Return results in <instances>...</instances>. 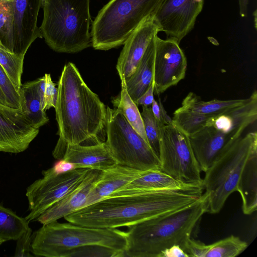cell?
Wrapping results in <instances>:
<instances>
[{
  "label": "cell",
  "instance_id": "6da1fadb",
  "mask_svg": "<svg viewBox=\"0 0 257 257\" xmlns=\"http://www.w3.org/2000/svg\"><path fill=\"white\" fill-rule=\"evenodd\" d=\"M57 90L55 109L59 139L53 156L60 160L68 144L101 142L99 138L105 131L106 106L71 62L64 66Z\"/></svg>",
  "mask_w": 257,
  "mask_h": 257
},
{
  "label": "cell",
  "instance_id": "7a4b0ae2",
  "mask_svg": "<svg viewBox=\"0 0 257 257\" xmlns=\"http://www.w3.org/2000/svg\"><path fill=\"white\" fill-rule=\"evenodd\" d=\"M203 188L156 190L109 196L64 217L69 222L90 227L117 228L134 225L190 205Z\"/></svg>",
  "mask_w": 257,
  "mask_h": 257
},
{
  "label": "cell",
  "instance_id": "3957f363",
  "mask_svg": "<svg viewBox=\"0 0 257 257\" xmlns=\"http://www.w3.org/2000/svg\"><path fill=\"white\" fill-rule=\"evenodd\" d=\"M208 206L203 193L185 207L127 227L124 256L159 257L162 251L174 245L184 250L194 229L207 212Z\"/></svg>",
  "mask_w": 257,
  "mask_h": 257
},
{
  "label": "cell",
  "instance_id": "277c9868",
  "mask_svg": "<svg viewBox=\"0 0 257 257\" xmlns=\"http://www.w3.org/2000/svg\"><path fill=\"white\" fill-rule=\"evenodd\" d=\"M126 232L116 228H100L70 222H49L34 234L31 251L45 257H70L78 253H94L89 248L101 247L124 256Z\"/></svg>",
  "mask_w": 257,
  "mask_h": 257
},
{
  "label": "cell",
  "instance_id": "5b68a950",
  "mask_svg": "<svg viewBox=\"0 0 257 257\" xmlns=\"http://www.w3.org/2000/svg\"><path fill=\"white\" fill-rule=\"evenodd\" d=\"M90 0H43L40 32L54 51L74 53L92 46Z\"/></svg>",
  "mask_w": 257,
  "mask_h": 257
},
{
  "label": "cell",
  "instance_id": "8992f818",
  "mask_svg": "<svg viewBox=\"0 0 257 257\" xmlns=\"http://www.w3.org/2000/svg\"><path fill=\"white\" fill-rule=\"evenodd\" d=\"M257 119V92L254 90L243 104L211 116L205 125L189 136L201 171L206 172L219 154L240 137Z\"/></svg>",
  "mask_w": 257,
  "mask_h": 257
},
{
  "label": "cell",
  "instance_id": "52a82bcc",
  "mask_svg": "<svg viewBox=\"0 0 257 257\" xmlns=\"http://www.w3.org/2000/svg\"><path fill=\"white\" fill-rule=\"evenodd\" d=\"M257 152V133L249 132L225 147L205 172L203 187L207 212L218 213L228 197L236 191L239 179L249 158Z\"/></svg>",
  "mask_w": 257,
  "mask_h": 257
},
{
  "label": "cell",
  "instance_id": "ba28073f",
  "mask_svg": "<svg viewBox=\"0 0 257 257\" xmlns=\"http://www.w3.org/2000/svg\"><path fill=\"white\" fill-rule=\"evenodd\" d=\"M160 0H110L92 23V46L108 50L123 45L138 26L152 16Z\"/></svg>",
  "mask_w": 257,
  "mask_h": 257
},
{
  "label": "cell",
  "instance_id": "9c48e42d",
  "mask_svg": "<svg viewBox=\"0 0 257 257\" xmlns=\"http://www.w3.org/2000/svg\"><path fill=\"white\" fill-rule=\"evenodd\" d=\"M105 142L117 164L140 171L160 170L157 155L117 108L106 106Z\"/></svg>",
  "mask_w": 257,
  "mask_h": 257
},
{
  "label": "cell",
  "instance_id": "30bf717a",
  "mask_svg": "<svg viewBox=\"0 0 257 257\" xmlns=\"http://www.w3.org/2000/svg\"><path fill=\"white\" fill-rule=\"evenodd\" d=\"M160 170L187 184L203 186L189 137L172 123L160 127Z\"/></svg>",
  "mask_w": 257,
  "mask_h": 257
},
{
  "label": "cell",
  "instance_id": "8fae6325",
  "mask_svg": "<svg viewBox=\"0 0 257 257\" xmlns=\"http://www.w3.org/2000/svg\"><path fill=\"white\" fill-rule=\"evenodd\" d=\"M90 169L76 168L62 173L53 167L42 171L43 177L27 188L29 214L25 218L29 222L37 219L55 203L76 187Z\"/></svg>",
  "mask_w": 257,
  "mask_h": 257
},
{
  "label": "cell",
  "instance_id": "7c38bea8",
  "mask_svg": "<svg viewBox=\"0 0 257 257\" xmlns=\"http://www.w3.org/2000/svg\"><path fill=\"white\" fill-rule=\"evenodd\" d=\"M204 0H160L152 15L158 32L180 44L193 28Z\"/></svg>",
  "mask_w": 257,
  "mask_h": 257
},
{
  "label": "cell",
  "instance_id": "4fadbf2b",
  "mask_svg": "<svg viewBox=\"0 0 257 257\" xmlns=\"http://www.w3.org/2000/svg\"><path fill=\"white\" fill-rule=\"evenodd\" d=\"M186 56L175 40H163L155 37L154 83L155 92L159 95L177 85L186 75Z\"/></svg>",
  "mask_w": 257,
  "mask_h": 257
},
{
  "label": "cell",
  "instance_id": "5bb4252c",
  "mask_svg": "<svg viewBox=\"0 0 257 257\" xmlns=\"http://www.w3.org/2000/svg\"><path fill=\"white\" fill-rule=\"evenodd\" d=\"M39 132L23 110L0 103V152H24Z\"/></svg>",
  "mask_w": 257,
  "mask_h": 257
},
{
  "label": "cell",
  "instance_id": "9a60e30c",
  "mask_svg": "<svg viewBox=\"0 0 257 257\" xmlns=\"http://www.w3.org/2000/svg\"><path fill=\"white\" fill-rule=\"evenodd\" d=\"M14 13V53L25 55L37 38L42 36L37 20L43 0H11Z\"/></svg>",
  "mask_w": 257,
  "mask_h": 257
},
{
  "label": "cell",
  "instance_id": "2e32d148",
  "mask_svg": "<svg viewBox=\"0 0 257 257\" xmlns=\"http://www.w3.org/2000/svg\"><path fill=\"white\" fill-rule=\"evenodd\" d=\"M158 32L152 16L138 26L123 44L116 66L118 75L125 79L133 74L150 42Z\"/></svg>",
  "mask_w": 257,
  "mask_h": 257
},
{
  "label": "cell",
  "instance_id": "e0dca14e",
  "mask_svg": "<svg viewBox=\"0 0 257 257\" xmlns=\"http://www.w3.org/2000/svg\"><path fill=\"white\" fill-rule=\"evenodd\" d=\"M100 173L101 171L90 169L76 187L46 210L37 220L45 224L64 218L84 207Z\"/></svg>",
  "mask_w": 257,
  "mask_h": 257
},
{
  "label": "cell",
  "instance_id": "ac0fdd59",
  "mask_svg": "<svg viewBox=\"0 0 257 257\" xmlns=\"http://www.w3.org/2000/svg\"><path fill=\"white\" fill-rule=\"evenodd\" d=\"M76 168L104 171L117 164L105 142L83 145L68 144L62 159Z\"/></svg>",
  "mask_w": 257,
  "mask_h": 257
},
{
  "label": "cell",
  "instance_id": "d6986e66",
  "mask_svg": "<svg viewBox=\"0 0 257 257\" xmlns=\"http://www.w3.org/2000/svg\"><path fill=\"white\" fill-rule=\"evenodd\" d=\"M203 188L180 181L160 170L144 171L138 178L110 196H121L156 190H188Z\"/></svg>",
  "mask_w": 257,
  "mask_h": 257
},
{
  "label": "cell",
  "instance_id": "ffe728a7",
  "mask_svg": "<svg viewBox=\"0 0 257 257\" xmlns=\"http://www.w3.org/2000/svg\"><path fill=\"white\" fill-rule=\"evenodd\" d=\"M144 171L118 164L101 171L85 207L110 196L138 178Z\"/></svg>",
  "mask_w": 257,
  "mask_h": 257
},
{
  "label": "cell",
  "instance_id": "44dd1931",
  "mask_svg": "<svg viewBox=\"0 0 257 257\" xmlns=\"http://www.w3.org/2000/svg\"><path fill=\"white\" fill-rule=\"evenodd\" d=\"M247 246L246 241L231 235L210 244L190 238L184 250L191 257H235Z\"/></svg>",
  "mask_w": 257,
  "mask_h": 257
},
{
  "label": "cell",
  "instance_id": "7402d4cb",
  "mask_svg": "<svg viewBox=\"0 0 257 257\" xmlns=\"http://www.w3.org/2000/svg\"><path fill=\"white\" fill-rule=\"evenodd\" d=\"M155 35L150 42L136 70L125 79L127 91L135 102L154 82Z\"/></svg>",
  "mask_w": 257,
  "mask_h": 257
},
{
  "label": "cell",
  "instance_id": "603a6c76",
  "mask_svg": "<svg viewBox=\"0 0 257 257\" xmlns=\"http://www.w3.org/2000/svg\"><path fill=\"white\" fill-rule=\"evenodd\" d=\"M242 200V210L250 215L257 209V152L246 162L236 187Z\"/></svg>",
  "mask_w": 257,
  "mask_h": 257
},
{
  "label": "cell",
  "instance_id": "cb8c5ba5",
  "mask_svg": "<svg viewBox=\"0 0 257 257\" xmlns=\"http://www.w3.org/2000/svg\"><path fill=\"white\" fill-rule=\"evenodd\" d=\"M247 98L229 100H202L193 92H189L183 100L181 108L207 115H215L228 109L243 104Z\"/></svg>",
  "mask_w": 257,
  "mask_h": 257
},
{
  "label": "cell",
  "instance_id": "d4e9b609",
  "mask_svg": "<svg viewBox=\"0 0 257 257\" xmlns=\"http://www.w3.org/2000/svg\"><path fill=\"white\" fill-rule=\"evenodd\" d=\"M119 76L121 90L119 94L112 98L111 103L114 108L122 113L133 128L148 143L141 112L127 91L124 77Z\"/></svg>",
  "mask_w": 257,
  "mask_h": 257
},
{
  "label": "cell",
  "instance_id": "484cf974",
  "mask_svg": "<svg viewBox=\"0 0 257 257\" xmlns=\"http://www.w3.org/2000/svg\"><path fill=\"white\" fill-rule=\"evenodd\" d=\"M38 79L22 85L24 97L23 110L28 114L35 126L40 128L49 121L46 111L42 107L41 100L38 92Z\"/></svg>",
  "mask_w": 257,
  "mask_h": 257
},
{
  "label": "cell",
  "instance_id": "4316f807",
  "mask_svg": "<svg viewBox=\"0 0 257 257\" xmlns=\"http://www.w3.org/2000/svg\"><path fill=\"white\" fill-rule=\"evenodd\" d=\"M29 222L0 205V240H17L29 228Z\"/></svg>",
  "mask_w": 257,
  "mask_h": 257
},
{
  "label": "cell",
  "instance_id": "83f0119b",
  "mask_svg": "<svg viewBox=\"0 0 257 257\" xmlns=\"http://www.w3.org/2000/svg\"><path fill=\"white\" fill-rule=\"evenodd\" d=\"M211 116L180 107L174 112L172 124L189 137L202 128Z\"/></svg>",
  "mask_w": 257,
  "mask_h": 257
},
{
  "label": "cell",
  "instance_id": "f1b7e54d",
  "mask_svg": "<svg viewBox=\"0 0 257 257\" xmlns=\"http://www.w3.org/2000/svg\"><path fill=\"white\" fill-rule=\"evenodd\" d=\"M24 57V55H19L11 52L0 41V65L5 70L17 91L21 93V76Z\"/></svg>",
  "mask_w": 257,
  "mask_h": 257
},
{
  "label": "cell",
  "instance_id": "f546056e",
  "mask_svg": "<svg viewBox=\"0 0 257 257\" xmlns=\"http://www.w3.org/2000/svg\"><path fill=\"white\" fill-rule=\"evenodd\" d=\"M0 41L14 53V13L11 0H0Z\"/></svg>",
  "mask_w": 257,
  "mask_h": 257
},
{
  "label": "cell",
  "instance_id": "4dcf8cb0",
  "mask_svg": "<svg viewBox=\"0 0 257 257\" xmlns=\"http://www.w3.org/2000/svg\"><path fill=\"white\" fill-rule=\"evenodd\" d=\"M141 114L148 143L159 157L161 125L154 116L151 107L143 106Z\"/></svg>",
  "mask_w": 257,
  "mask_h": 257
},
{
  "label": "cell",
  "instance_id": "1f68e13d",
  "mask_svg": "<svg viewBox=\"0 0 257 257\" xmlns=\"http://www.w3.org/2000/svg\"><path fill=\"white\" fill-rule=\"evenodd\" d=\"M0 88L5 97L7 106L23 110L24 105L23 93L17 91L13 82L1 65Z\"/></svg>",
  "mask_w": 257,
  "mask_h": 257
},
{
  "label": "cell",
  "instance_id": "d6a6232c",
  "mask_svg": "<svg viewBox=\"0 0 257 257\" xmlns=\"http://www.w3.org/2000/svg\"><path fill=\"white\" fill-rule=\"evenodd\" d=\"M46 86L44 93L43 109L46 110L51 107H55L57 98L58 90L51 78L50 74L46 73Z\"/></svg>",
  "mask_w": 257,
  "mask_h": 257
},
{
  "label": "cell",
  "instance_id": "836d02e7",
  "mask_svg": "<svg viewBox=\"0 0 257 257\" xmlns=\"http://www.w3.org/2000/svg\"><path fill=\"white\" fill-rule=\"evenodd\" d=\"M32 229L29 228L18 239L15 252V256H32L30 254L31 243L32 241Z\"/></svg>",
  "mask_w": 257,
  "mask_h": 257
},
{
  "label": "cell",
  "instance_id": "e575fe53",
  "mask_svg": "<svg viewBox=\"0 0 257 257\" xmlns=\"http://www.w3.org/2000/svg\"><path fill=\"white\" fill-rule=\"evenodd\" d=\"M159 98V102L154 99L151 104V109L154 116L159 122L161 126L172 124V118L167 114L160 98Z\"/></svg>",
  "mask_w": 257,
  "mask_h": 257
},
{
  "label": "cell",
  "instance_id": "d590c367",
  "mask_svg": "<svg viewBox=\"0 0 257 257\" xmlns=\"http://www.w3.org/2000/svg\"><path fill=\"white\" fill-rule=\"evenodd\" d=\"M189 255L178 245H174L162 251L159 257H189Z\"/></svg>",
  "mask_w": 257,
  "mask_h": 257
},
{
  "label": "cell",
  "instance_id": "8d00e7d4",
  "mask_svg": "<svg viewBox=\"0 0 257 257\" xmlns=\"http://www.w3.org/2000/svg\"><path fill=\"white\" fill-rule=\"evenodd\" d=\"M155 90L154 83L152 84L147 90L144 92L135 102L137 105L143 106H149L152 104L154 98V92Z\"/></svg>",
  "mask_w": 257,
  "mask_h": 257
},
{
  "label": "cell",
  "instance_id": "74e56055",
  "mask_svg": "<svg viewBox=\"0 0 257 257\" xmlns=\"http://www.w3.org/2000/svg\"><path fill=\"white\" fill-rule=\"evenodd\" d=\"M249 0H238L239 14L241 17L247 15V8Z\"/></svg>",
  "mask_w": 257,
  "mask_h": 257
},
{
  "label": "cell",
  "instance_id": "f35d334b",
  "mask_svg": "<svg viewBox=\"0 0 257 257\" xmlns=\"http://www.w3.org/2000/svg\"><path fill=\"white\" fill-rule=\"evenodd\" d=\"M0 103L7 105L5 97L0 88Z\"/></svg>",
  "mask_w": 257,
  "mask_h": 257
},
{
  "label": "cell",
  "instance_id": "ab89813d",
  "mask_svg": "<svg viewBox=\"0 0 257 257\" xmlns=\"http://www.w3.org/2000/svg\"><path fill=\"white\" fill-rule=\"evenodd\" d=\"M5 241L3 240H0V245H1L3 242H4Z\"/></svg>",
  "mask_w": 257,
  "mask_h": 257
}]
</instances>
